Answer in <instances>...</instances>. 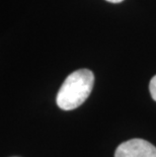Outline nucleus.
I'll use <instances>...</instances> for the list:
<instances>
[{
  "label": "nucleus",
  "mask_w": 156,
  "mask_h": 157,
  "mask_svg": "<svg viewBox=\"0 0 156 157\" xmlns=\"http://www.w3.org/2000/svg\"><path fill=\"white\" fill-rule=\"evenodd\" d=\"M149 90H150V94L152 98L156 101V75L151 79L150 84H149Z\"/></svg>",
  "instance_id": "nucleus-3"
},
{
  "label": "nucleus",
  "mask_w": 156,
  "mask_h": 157,
  "mask_svg": "<svg viewBox=\"0 0 156 157\" xmlns=\"http://www.w3.org/2000/svg\"><path fill=\"white\" fill-rule=\"evenodd\" d=\"M94 75L90 70L80 69L72 72L64 80L57 94V105L64 111H72L80 106L90 95Z\"/></svg>",
  "instance_id": "nucleus-1"
},
{
  "label": "nucleus",
  "mask_w": 156,
  "mask_h": 157,
  "mask_svg": "<svg viewBox=\"0 0 156 157\" xmlns=\"http://www.w3.org/2000/svg\"><path fill=\"white\" fill-rule=\"evenodd\" d=\"M115 157H156V147L143 139H131L118 146Z\"/></svg>",
  "instance_id": "nucleus-2"
},
{
  "label": "nucleus",
  "mask_w": 156,
  "mask_h": 157,
  "mask_svg": "<svg viewBox=\"0 0 156 157\" xmlns=\"http://www.w3.org/2000/svg\"><path fill=\"white\" fill-rule=\"evenodd\" d=\"M108 2H112V3H120L122 1H124V0H107Z\"/></svg>",
  "instance_id": "nucleus-4"
}]
</instances>
